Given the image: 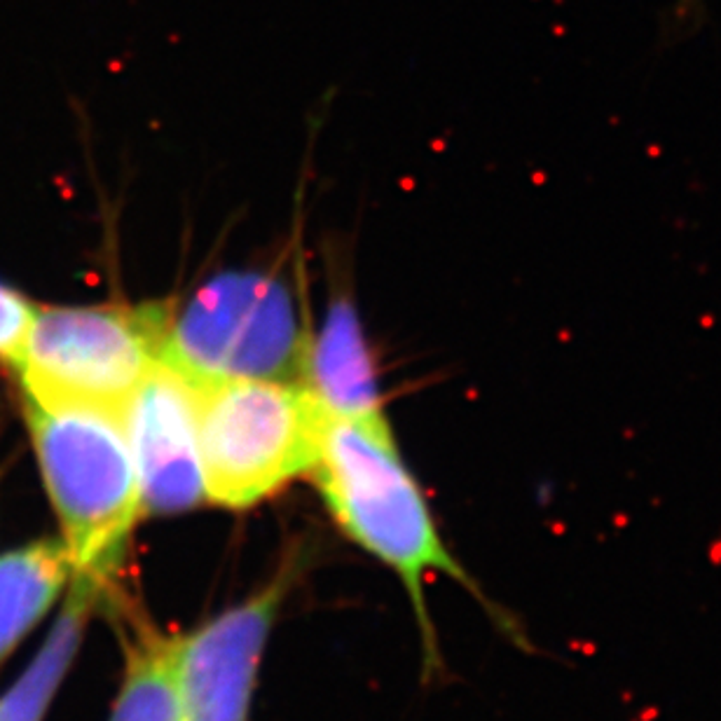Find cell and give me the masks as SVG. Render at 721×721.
Here are the masks:
<instances>
[{"label": "cell", "mask_w": 721, "mask_h": 721, "mask_svg": "<svg viewBox=\"0 0 721 721\" xmlns=\"http://www.w3.org/2000/svg\"><path fill=\"white\" fill-rule=\"evenodd\" d=\"M286 569L268 585L186 637H174L178 721H249L253 684L284 604Z\"/></svg>", "instance_id": "cell-6"}, {"label": "cell", "mask_w": 721, "mask_h": 721, "mask_svg": "<svg viewBox=\"0 0 721 721\" xmlns=\"http://www.w3.org/2000/svg\"><path fill=\"white\" fill-rule=\"evenodd\" d=\"M24 417L73 579L89 581L110 597L143 515L120 412L24 396Z\"/></svg>", "instance_id": "cell-2"}, {"label": "cell", "mask_w": 721, "mask_h": 721, "mask_svg": "<svg viewBox=\"0 0 721 721\" xmlns=\"http://www.w3.org/2000/svg\"><path fill=\"white\" fill-rule=\"evenodd\" d=\"M302 384L326 417L382 420L377 375L354 307L335 300L317 338H310Z\"/></svg>", "instance_id": "cell-8"}, {"label": "cell", "mask_w": 721, "mask_h": 721, "mask_svg": "<svg viewBox=\"0 0 721 721\" xmlns=\"http://www.w3.org/2000/svg\"><path fill=\"white\" fill-rule=\"evenodd\" d=\"M204 497L249 508L314 464L323 412L305 384L223 380L195 384Z\"/></svg>", "instance_id": "cell-4"}, {"label": "cell", "mask_w": 721, "mask_h": 721, "mask_svg": "<svg viewBox=\"0 0 721 721\" xmlns=\"http://www.w3.org/2000/svg\"><path fill=\"white\" fill-rule=\"evenodd\" d=\"M164 305L38 307L16 368L24 396L120 412L159 359Z\"/></svg>", "instance_id": "cell-5"}, {"label": "cell", "mask_w": 721, "mask_h": 721, "mask_svg": "<svg viewBox=\"0 0 721 721\" xmlns=\"http://www.w3.org/2000/svg\"><path fill=\"white\" fill-rule=\"evenodd\" d=\"M143 513H180L204 499L195 384L157 360L120 408Z\"/></svg>", "instance_id": "cell-7"}, {"label": "cell", "mask_w": 721, "mask_h": 721, "mask_svg": "<svg viewBox=\"0 0 721 721\" xmlns=\"http://www.w3.org/2000/svg\"><path fill=\"white\" fill-rule=\"evenodd\" d=\"M108 721H178L174 637L137 623L127 642L125 677Z\"/></svg>", "instance_id": "cell-11"}, {"label": "cell", "mask_w": 721, "mask_h": 721, "mask_svg": "<svg viewBox=\"0 0 721 721\" xmlns=\"http://www.w3.org/2000/svg\"><path fill=\"white\" fill-rule=\"evenodd\" d=\"M38 305L0 281V363L16 372L24 359Z\"/></svg>", "instance_id": "cell-12"}, {"label": "cell", "mask_w": 721, "mask_h": 721, "mask_svg": "<svg viewBox=\"0 0 721 721\" xmlns=\"http://www.w3.org/2000/svg\"><path fill=\"white\" fill-rule=\"evenodd\" d=\"M73 567L61 541H36L0 557V658L47 614Z\"/></svg>", "instance_id": "cell-10"}, {"label": "cell", "mask_w": 721, "mask_h": 721, "mask_svg": "<svg viewBox=\"0 0 721 721\" xmlns=\"http://www.w3.org/2000/svg\"><path fill=\"white\" fill-rule=\"evenodd\" d=\"M310 335L293 293L265 272H225L178 310L167 307L159 359L192 384L223 380L300 382Z\"/></svg>", "instance_id": "cell-3"}, {"label": "cell", "mask_w": 721, "mask_h": 721, "mask_svg": "<svg viewBox=\"0 0 721 721\" xmlns=\"http://www.w3.org/2000/svg\"><path fill=\"white\" fill-rule=\"evenodd\" d=\"M310 473L340 527L401 576L415 604L429 665L438 663V658L421 593L426 574L452 576L481 604L490 606V612H497L438 534L421 490L405 469L393 442L387 417L344 420L323 415L317 457ZM497 614L530 649L523 633L515 630V623L508 621L503 612Z\"/></svg>", "instance_id": "cell-1"}, {"label": "cell", "mask_w": 721, "mask_h": 721, "mask_svg": "<svg viewBox=\"0 0 721 721\" xmlns=\"http://www.w3.org/2000/svg\"><path fill=\"white\" fill-rule=\"evenodd\" d=\"M101 600L104 595L96 585L85 579H71L64 609L55 628L49 630L43 649L26 667L22 679L0 698V721H43L56 688L76 658L89 616Z\"/></svg>", "instance_id": "cell-9"}]
</instances>
